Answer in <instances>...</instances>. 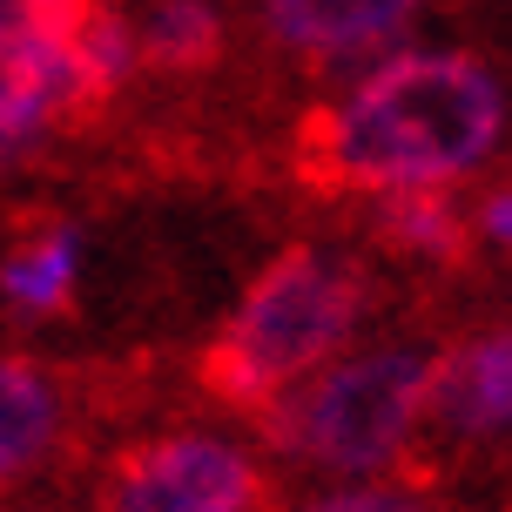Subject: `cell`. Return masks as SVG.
<instances>
[{
	"label": "cell",
	"mask_w": 512,
	"mask_h": 512,
	"mask_svg": "<svg viewBox=\"0 0 512 512\" xmlns=\"http://www.w3.org/2000/svg\"><path fill=\"white\" fill-rule=\"evenodd\" d=\"M506 142V88L465 48H384L304 128V162L331 189L398 196L479 176Z\"/></svg>",
	"instance_id": "cell-1"
},
{
	"label": "cell",
	"mask_w": 512,
	"mask_h": 512,
	"mask_svg": "<svg viewBox=\"0 0 512 512\" xmlns=\"http://www.w3.org/2000/svg\"><path fill=\"white\" fill-rule=\"evenodd\" d=\"M364 324V277L358 263L331 250H297L270 256L250 277L223 317V331L209 337L203 378L209 391L236 411H270L283 391H297L310 371H324L358 344Z\"/></svg>",
	"instance_id": "cell-2"
},
{
	"label": "cell",
	"mask_w": 512,
	"mask_h": 512,
	"mask_svg": "<svg viewBox=\"0 0 512 512\" xmlns=\"http://www.w3.org/2000/svg\"><path fill=\"white\" fill-rule=\"evenodd\" d=\"M432 425V351L418 344H371L344 351L283 391L263 411L270 452L331 479H378L411 459L418 432Z\"/></svg>",
	"instance_id": "cell-3"
},
{
	"label": "cell",
	"mask_w": 512,
	"mask_h": 512,
	"mask_svg": "<svg viewBox=\"0 0 512 512\" xmlns=\"http://www.w3.org/2000/svg\"><path fill=\"white\" fill-rule=\"evenodd\" d=\"M270 465L243 432L169 425L135 438L102 479V512H263Z\"/></svg>",
	"instance_id": "cell-4"
},
{
	"label": "cell",
	"mask_w": 512,
	"mask_h": 512,
	"mask_svg": "<svg viewBox=\"0 0 512 512\" xmlns=\"http://www.w3.org/2000/svg\"><path fill=\"white\" fill-rule=\"evenodd\" d=\"M88 0H21V41L0 61V176L48 149L61 122L88 108L75 68V21Z\"/></svg>",
	"instance_id": "cell-5"
},
{
	"label": "cell",
	"mask_w": 512,
	"mask_h": 512,
	"mask_svg": "<svg viewBox=\"0 0 512 512\" xmlns=\"http://www.w3.org/2000/svg\"><path fill=\"white\" fill-rule=\"evenodd\" d=\"M432 0H256L270 48L310 68H358L371 54L398 48Z\"/></svg>",
	"instance_id": "cell-6"
},
{
	"label": "cell",
	"mask_w": 512,
	"mask_h": 512,
	"mask_svg": "<svg viewBox=\"0 0 512 512\" xmlns=\"http://www.w3.org/2000/svg\"><path fill=\"white\" fill-rule=\"evenodd\" d=\"M432 425L445 438L512 432V331H486L432 358Z\"/></svg>",
	"instance_id": "cell-7"
},
{
	"label": "cell",
	"mask_w": 512,
	"mask_h": 512,
	"mask_svg": "<svg viewBox=\"0 0 512 512\" xmlns=\"http://www.w3.org/2000/svg\"><path fill=\"white\" fill-rule=\"evenodd\" d=\"M68 438V391L41 358L0 351V492L27 486Z\"/></svg>",
	"instance_id": "cell-8"
},
{
	"label": "cell",
	"mask_w": 512,
	"mask_h": 512,
	"mask_svg": "<svg viewBox=\"0 0 512 512\" xmlns=\"http://www.w3.org/2000/svg\"><path fill=\"white\" fill-rule=\"evenodd\" d=\"M88 277V230L81 223H34L0 256V310L14 324H54L81 297Z\"/></svg>",
	"instance_id": "cell-9"
},
{
	"label": "cell",
	"mask_w": 512,
	"mask_h": 512,
	"mask_svg": "<svg viewBox=\"0 0 512 512\" xmlns=\"http://www.w3.org/2000/svg\"><path fill=\"white\" fill-rule=\"evenodd\" d=\"M128 27H135V54L149 75H196L230 48L223 0H135Z\"/></svg>",
	"instance_id": "cell-10"
},
{
	"label": "cell",
	"mask_w": 512,
	"mask_h": 512,
	"mask_svg": "<svg viewBox=\"0 0 512 512\" xmlns=\"http://www.w3.org/2000/svg\"><path fill=\"white\" fill-rule=\"evenodd\" d=\"M378 236L398 256L459 263L465 243H472V223L459 216L452 189H398V196H378Z\"/></svg>",
	"instance_id": "cell-11"
},
{
	"label": "cell",
	"mask_w": 512,
	"mask_h": 512,
	"mask_svg": "<svg viewBox=\"0 0 512 512\" xmlns=\"http://www.w3.org/2000/svg\"><path fill=\"white\" fill-rule=\"evenodd\" d=\"M75 68H81L88 102H108V95H122L128 81L142 75L128 7H115V0H88V7H81V21H75Z\"/></svg>",
	"instance_id": "cell-12"
},
{
	"label": "cell",
	"mask_w": 512,
	"mask_h": 512,
	"mask_svg": "<svg viewBox=\"0 0 512 512\" xmlns=\"http://www.w3.org/2000/svg\"><path fill=\"white\" fill-rule=\"evenodd\" d=\"M290 512H438V506L405 479H337V486L304 492Z\"/></svg>",
	"instance_id": "cell-13"
},
{
	"label": "cell",
	"mask_w": 512,
	"mask_h": 512,
	"mask_svg": "<svg viewBox=\"0 0 512 512\" xmlns=\"http://www.w3.org/2000/svg\"><path fill=\"white\" fill-rule=\"evenodd\" d=\"M479 236L499 243V250H512V182L486 189V203H479Z\"/></svg>",
	"instance_id": "cell-14"
},
{
	"label": "cell",
	"mask_w": 512,
	"mask_h": 512,
	"mask_svg": "<svg viewBox=\"0 0 512 512\" xmlns=\"http://www.w3.org/2000/svg\"><path fill=\"white\" fill-rule=\"evenodd\" d=\"M14 41H21V0H0V61L14 54Z\"/></svg>",
	"instance_id": "cell-15"
}]
</instances>
